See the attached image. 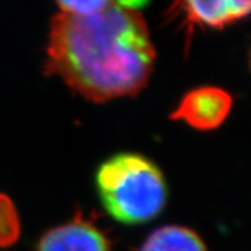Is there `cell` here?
<instances>
[{
    "mask_svg": "<svg viewBox=\"0 0 251 251\" xmlns=\"http://www.w3.org/2000/svg\"><path fill=\"white\" fill-rule=\"evenodd\" d=\"M155 49L141 12L113 1L89 16L58 13L50 25L47 72L95 102L132 96L148 83Z\"/></svg>",
    "mask_w": 251,
    "mask_h": 251,
    "instance_id": "obj_1",
    "label": "cell"
},
{
    "mask_svg": "<svg viewBox=\"0 0 251 251\" xmlns=\"http://www.w3.org/2000/svg\"><path fill=\"white\" fill-rule=\"evenodd\" d=\"M96 188L106 212L125 225L152 221L168 198L162 171L135 152H121L102 163L96 172Z\"/></svg>",
    "mask_w": 251,
    "mask_h": 251,
    "instance_id": "obj_2",
    "label": "cell"
},
{
    "mask_svg": "<svg viewBox=\"0 0 251 251\" xmlns=\"http://www.w3.org/2000/svg\"><path fill=\"white\" fill-rule=\"evenodd\" d=\"M232 108V96L228 91L214 86L190 90L178 106L171 113V119L183 121L199 131L218 128Z\"/></svg>",
    "mask_w": 251,
    "mask_h": 251,
    "instance_id": "obj_3",
    "label": "cell"
},
{
    "mask_svg": "<svg viewBox=\"0 0 251 251\" xmlns=\"http://www.w3.org/2000/svg\"><path fill=\"white\" fill-rule=\"evenodd\" d=\"M37 251H110V246L95 226L76 219L48 231Z\"/></svg>",
    "mask_w": 251,
    "mask_h": 251,
    "instance_id": "obj_4",
    "label": "cell"
},
{
    "mask_svg": "<svg viewBox=\"0 0 251 251\" xmlns=\"http://www.w3.org/2000/svg\"><path fill=\"white\" fill-rule=\"evenodd\" d=\"M177 7H179L182 13L185 14V21L188 25V28H192L194 25L208 26L212 28H223L248 16L251 4L244 0H188L178 3Z\"/></svg>",
    "mask_w": 251,
    "mask_h": 251,
    "instance_id": "obj_5",
    "label": "cell"
},
{
    "mask_svg": "<svg viewBox=\"0 0 251 251\" xmlns=\"http://www.w3.org/2000/svg\"><path fill=\"white\" fill-rule=\"evenodd\" d=\"M139 251H206L200 236L181 226H164L150 233Z\"/></svg>",
    "mask_w": 251,
    "mask_h": 251,
    "instance_id": "obj_6",
    "label": "cell"
},
{
    "mask_svg": "<svg viewBox=\"0 0 251 251\" xmlns=\"http://www.w3.org/2000/svg\"><path fill=\"white\" fill-rule=\"evenodd\" d=\"M21 236V221L13 201L0 194V246L9 248Z\"/></svg>",
    "mask_w": 251,
    "mask_h": 251,
    "instance_id": "obj_7",
    "label": "cell"
},
{
    "mask_svg": "<svg viewBox=\"0 0 251 251\" xmlns=\"http://www.w3.org/2000/svg\"><path fill=\"white\" fill-rule=\"evenodd\" d=\"M110 0H63L58 1L56 5L59 8L60 13L75 14V16H89V14L100 12L109 5Z\"/></svg>",
    "mask_w": 251,
    "mask_h": 251,
    "instance_id": "obj_8",
    "label": "cell"
}]
</instances>
